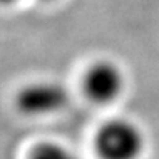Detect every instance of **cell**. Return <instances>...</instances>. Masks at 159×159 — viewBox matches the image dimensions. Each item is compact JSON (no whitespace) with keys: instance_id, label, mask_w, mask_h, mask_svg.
Wrapping results in <instances>:
<instances>
[{"instance_id":"cell-1","label":"cell","mask_w":159,"mask_h":159,"mask_svg":"<svg viewBox=\"0 0 159 159\" xmlns=\"http://www.w3.org/2000/svg\"><path fill=\"white\" fill-rule=\"evenodd\" d=\"M94 148L101 159H138L144 150V136L133 122L113 119L98 130Z\"/></svg>"},{"instance_id":"cell-5","label":"cell","mask_w":159,"mask_h":159,"mask_svg":"<svg viewBox=\"0 0 159 159\" xmlns=\"http://www.w3.org/2000/svg\"><path fill=\"white\" fill-rule=\"evenodd\" d=\"M5 3H9V2H14V0H3Z\"/></svg>"},{"instance_id":"cell-4","label":"cell","mask_w":159,"mask_h":159,"mask_svg":"<svg viewBox=\"0 0 159 159\" xmlns=\"http://www.w3.org/2000/svg\"><path fill=\"white\" fill-rule=\"evenodd\" d=\"M30 159H77L68 148L56 144V142H40L37 144L31 153Z\"/></svg>"},{"instance_id":"cell-2","label":"cell","mask_w":159,"mask_h":159,"mask_svg":"<svg viewBox=\"0 0 159 159\" xmlns=\"http://www.w3.org/2000/svg\"><path fill=\"white\" fill-rule=\"evenodd\" d=\"M82 85L90 101L96 104H110L122 93L124 76L113 62L99 60L85 71Z\"/></svg>"},{"instance_id":"cell-3","label":"cell","mask_w":159,"mask_h":159,"mask_svg":"<svg viewBox=\"0 0 159 159\" xmlns=\"http://www.w3.org/2000/svg\"><path fill=\"white\" fill-rule=\"evenodd\" d=\"M68 91L57 82H36L17 96V105L26 114H50L68 104Z\"/></svg>"}]
</instances>
